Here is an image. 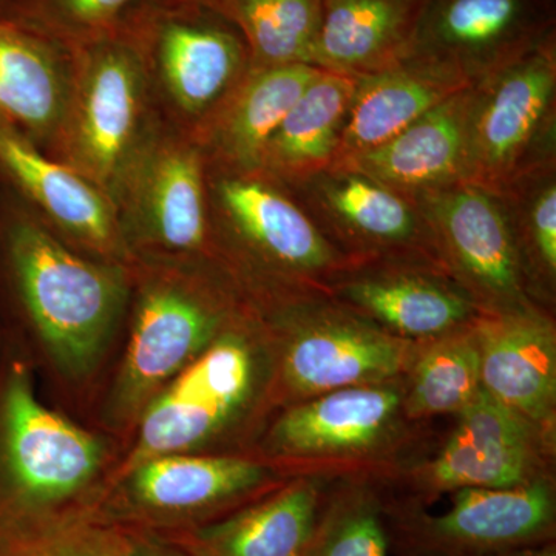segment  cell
<instances>
[{
    "instance_id": "cell-1",
    "label": "cell",
    "mask_w": 556,
    "mask_h": 556,
    "mask_svg": "<svg viewBox=\"0 0 556 556\" xmlns=\"http://www.w3.org/2000/svg\"><path fill=\"white\" fill-rule=\"evenodd\" d=\"M0 229L22 303L65 375L98 364L129 295L131 266L80 257L22 201H0Z\"/></svg>"
},
{
    "instance_id": "cell-2",
    "label": "cell",
    "mask_w": 556,
    "mask_h": 556,
    "mask_svg": "<svg viewBox=\"0 0 556 556\" xmlns=\"http://www.w3.org/2000/svg\"><path fill=\"white\" fill-rule=\"evenodd\" d=\"M118 31L141 61L160 119L189 137L251 68L236 24L201 3L138 0Z\"/></svg>"
},
{
    "instance_id": "cell-3",
    "label": "cell",
    "mask_w": 556,
    "mask_h": 556,
    "mask_svg": "<svg viewBox=\"0 0 556 556\" xmlns=\"http://www.w3.org/2000/svg\"><path fill=\"white\" fill-rule=\"evenodd\" d=\"M67 115L50 156L113 203L121 178L161 123L138 54L119 31L72 50Z\"/></svg>"
},
{
    "instance_id": "cell-4",
    "label": "cell",
    "mask_w": 556,
    "mask_h": 556,
    "mask_svg": "<svg viewBox=\"0 0 556 556\" xmlns=\"http://www.w3.org/2000/svg\"><path fill=\"white\" fill-rule=\"evenodd\" d=\"M113 206L135 260L186 263L214 252L206 161L163 121L121 178Z\"/></svg>"
},
{
    "instance_id": "cell-5",
    "label": "cell",
    "mask_w": 556,
    "mask_h": 556,
    "mask_svg": "<svg viewBox=\"0 0 556 556\" xmlns=\"http://www.w3.org/2000/svg\"><path fill=\"white\" fill-rule=\"evenodd\" d=\"M144 270L113 409L130 416L178 376L222 331L228 305L211 280L179 262H137Z\"/></svg>"
},
{
    "instance_id": "cell-6",
    "label": "cell",
    "mask_w": 556,
    "mask_h": 556,
    "mask_svg": "<svg viewBox=\"0 0 556 556\" xmlns=\"http://www.w3.org/2000/svg\"><path fill=\"white\" fill-rule=\"evenodd\" d=\"M214 252L270 277L313 280L342 270L343 255L291 189L258 172L207 169Z\"/></svg>"
},
{
    "instance_id": "cell-7",
    "label": "cell",
    "mask_w": 556,
    "mask_h": 556,
    "mask_svg": "<svg viewBox=\"0 0 556 556\" xmlns=\"http://www.w3.org/2000/svg\"><path fill=\"white\" fill-rule=\"evenodd\" d=\"M3 448L13 506L0 527L102 506L83 497L100 470L101 442L46 407L22 369L3 399Z\"/></svg>"
},
{
    "instance_id": "cell-8",
    "label": "cell",
    "mask_w": 556,
    "mask_h": 556,
    "mask_svg": "<svg viewBox=\"0 0 556 556\" xmlns=\"http://www.w3.org/2000/svg\"><path fill=\"white\" fill-rule=\"evenodd\" d=\"M556 163V35L473 86L470 182L501 195Z\"/></svg>"
},
{
    "instance_id": "cell-9",
    "label": "cell",
    "mask_w": 556,
    "mask_h": 556,
    "mask_svg": "<svg viewBox=\"0 0 556 556\" xmlns=\"http://www.w3.org/2000/svg\"><path fill=\"white\" fill-rule=\"evenodd\" d=\"M554 35L556 0H424L405 60L477 86Z\"/></svg>"
},
{
    "instance_id": "cell-10",
    "label": "cell",
    "mask_w": 556,
    "mask_h": 556,
    "mask_svg": "<svg viewBox=\"0 0 556 556\" xmlns=\"http://www.w3.org/2000/svg\"><path fill=\"white\" fill-rule=\"evenodd\" d=\"M255 362L247 340L218 334L142 409L127 470L142 460L199 447L228 426L254 390Z\"/></svg>"
},
{
    "instance_id": "cell-11",
    "label": "cell",
    "mask_w": 556,
    "mask_h": 556,
    "mask_svg": "<svg viewBox=\"0 0 556 556\" xmlns=\"http://www.w3.org/2000/svg\"><path fill=\"white\" fill-rule=\"evenodd\" d=\"M422 212L438 255L497 313L530 309L525 270L504 201L475 182L412 197Z\"/></svg>"
},
{
    "instance_id": "cell-12",
    "label": "cell",
    "mask_w": 556,
    "mask_h": 556,
    "mask_svg": "<svg viewBox=\"0 0 556 556\" xmlns=\"http://www.w3.org/2000/svg\"><path fill=\"white\" fill-rule=\"evenodd\" d=\"M0 179L33 214L102 262L137 263L121 236L115 206L97 185L47 155L0 118Z\"/></svg>"
},
{
    "instance_id": "cell-13",
    "label": "cell",
    "mask_w": 556,
    "mask_h": 556,
    "mask_svg": "<svg viewBox=\"0 0 556 556\" xmlns=\"http://www.w3.org/2000/svg\"><path fill=\"white\" fill-rule=\"evenodd\" d=\"M268 471L237 457L156 456L127 470L105 517L141 532H175L263 484Z\"/></svg>"
},
{
    "instance_id": "cell-14",
    "label": "cell",
    "mask_w": 556,
    "mask_h": 556,
    "mask_svg": "<svg viewBox=\"0 0 556 556\" xmlns=\"http://www.w3.org/2000/svg\"><path fill=\"white\" fill-rule=\"evenodd\" d=\"M291 190L339 251L342 244L378 257L438 255L416 201L367 175L331 167Z\"/></svg>"
},
{
    "instance_id": "cell-15",
    "label": "cell",
    "mask_w": 556,
    "mask_h": 556,
    "mask_svg": "<svg viewBox=\"0 0 556 556\" xmlns=\"http://www.w3.org/2000/svg\"><path fill=\"white\" fill-rule=\"evenodd\" d=\"M473 87L428 110L407 129L342 166L404 195L470 181Z\"/></svg>"
},
{
    "instance_id": "cell-16",
    "label": "cell",
    "mask_w": 556,
    "mask_h": 556,
    "mask_svg": "<svg viewBox=\"0 0 556 556\" xmlns=\"http://www.w3.org/2000/svg\"><path fill=\"white\" fill-rule=\"evenodd\" d=\"M318 73L309 64L249 68L190 137L207 169L257 172L266 142Z\"/></svg>"
},
{
    "instance_id": "cell-17",
    "label": "cell",
    "mask_w": 556,
    "mask_h": 556,
    "mask_svg": "<svg viewBox=\"0 0 556 556\" xmlns=\"http://www.w3.org/2000/svg\"><path fill=\"white\" fill-rule=\"evenodd\" d=\"M73 54L56 40L0 20V118L50 155L67 115Z\"/></svg>"
},
{
    "instance_id": "cell-18",
    "label": "cell",
    "mask_w": 556,
    "mask_h": 556,
    "mask_svg": "<svg viewBox=\"0 0 556 556\" xmlns=\"http://www.w3.org/2000/svg\"><path fill=\"white\" fill-rule=\"evenodd\" d=\"M401 339L345 314L311 318L289 343L285 376L302 393L383 382L401 371Z\"/></svg>"
},
{
    "instance_id": "cell-19",
    "label": "cell",
    "mask_w": 556,
    "mask_h": 556,
    "mask_svg": "<svg viewBox=\"0 0 556 556\" xmlns=\"http://www.w3.org/2000/svg\"><path fill=\"white\" fill-rule=\"evenodd\" d=\"M486 393L530 419L551 413L556 391L555 331L533 309L486 314L477 324Z\"/></svg>"
},
{
    "instance_id": "cell-20",
    "label": "cell",
    "mask_w": 556,
    "mask_h": 556,
    "mask_svg": "<svg viewBox=\"0 0 556 556\" xmlns=\"http://www.w3.org/2000/svg\"><path fill=\"white\" fill-rule=\"evenodd\" d=\"M530 464L526 417L484 388L459 412V422L431 467L447 489H504L525 484Z\"/></svg>"
},
{
    "instance_id": "cell-21",
    "label": "cell",
    "mask_w": 556,
    "mask_h": 556,
    "mask_svg": "<svg viewBox=\"0 0 556 556\" xmlns=\"http://www.w3.org/2000/svg\"><path fill=\"white\" fill-rule=\"evenodd\" d=\"M470 87L453 73L409 60L357 79L331 167L379 148L428 110Z\"/></svg>"
},
{
    "instance_id": "cell-22",
    "label": "cell",
    "mask_w": 556,
    "mask_h": 556,
    "mask_svg": "<svg viewBox=\"0 0 556 556\" xmlns=\"http://www.w3.org/2000/svg\"><path fill=\"white\" fill-rule=\"evenodd\" d=\"M332 287L336 298L404 338L455 331L478 313L470 294L417 268L368 269Z\"/></svg>"
},
{
    "instance_id": "cell-23",
    "label": "cell",
    "mask_w": 556,
    "mask_h": 556,
    "mask_svg": "<svg viewBox=\"0 0 556 556\" xmlns=\"http://www.w3.org/2000/svg\"><path fill=\"white\" fill-rule=\"evenodd\" d=\"M424 0H324L311 65L362 79L407 56Z\"/></svg>"
},
{
    "instance_id": "cell-24",
    "label": "cell",
    "mask_w": 556,
    "mask_h": 556,
    "mask_svg": "<svg viewBox=\"0 0 556 556\" xmlns=\"http://www.w3.org/2000/svg\"><path fill=\"white\" fill-rule=\"evenodd\" d=\"M356 86L357 79L320 70L266 142L258 174L292 189L328 170Z\"/></svg>"
},
{
    "instance_id": "cell-25",
    "label": "cell",
    "mask_w": 556,
    "mask_h": 556,
    "mask_svg": "<svg viewBox=\"0 0 556 556\" xmlns=\"http://www.w3.org/2000/svg\"><path fill=\"white\" fill-rule=\"evenodd\" d=\"M316 508V489L302 482L214 525L159 535L192 556H305Z\"/></svg>"
},
{
    "instance_id": "cell-26",
    "label": "cell",
    "mask_w": 556,
    "mask_h": 556,
    "mask_svg": "<svg viewBox=\"0 0 556 556\" xmlns=\"http://www.w3.org/2000/svg\"><path fill=\"white\" fill-rule=\"evenodd\" d=\"M397 409L399 394L390 388H340L281 416L270 442L292 455L356 452L378 442Z\"/></svg>"
},
{
    "instance_id": "cell-27",
    "label": "cell",
    "mask_w": 556,
    "mask_h": 556,
    "mask_svg": "<svg viewBox=\"0 0 556 556\" xmlns=\"http://www.w3.org/2000/svg\"><path fill=\"white\" fill-rule=\"evenodd\" d=\"M552 517L554 497L541 482L460 489L452 508L434 519V529L439 535L463 543H514L546 529Z\"/></svg>"
},
{
    "instance_id": "cell-28",
    "label": "cell",
    "mask_w": 556,
    "mask_h": 556,
    "mask_svg": "<svg viewBox=\"0 0 556 556\" xmlns=\"http://www.w3.org/2000/svg\"><path fill=\"white\" fill-rule=\"evenodd\" d=\"M324 0H219L218 11L239 28L251 68L309 64Z\"/></svg>"
},
{
    "instance_id": "cell-29",
    "label": "cell",
    "mask_w": 556,
    "mask_h": 556,
    "mask_svg": "<svg viewBox=\"0 0 556 556\" xmlns=\"http://www.w3.org/2000/svg\"><path fill=\"white\" fill-rule=\"evenodd\" d=\"M141 530L105 517L102 506L0 527V556H123Z\"/></svg>"
},
{
    "instance_id": "cell-30",
    "label": "cell",
    "mask_w": 556,
    "mask_h": 556,
    "mask_svg": "<svg viewBox=\"0 0 556 556\" xmlns=\"http://www.w3.org/2000/svg\"><path fill=\"white\" fill-rule=\"evenodd\" d=\"M477 329L447 336L424 354L408 397L412 416L459 413L481 390Z\"/></svg>"
},
{
    "instance_id": "cell-31",
    "label": "cell",
    "mask_w": 556,
    "mask_h": 556,
    "mask_svg": "<svg viewBox=\"0 0 556 556\" xmlns=\"http://www.w3.org/2000/svg\"><path fill=\"white\" fill-rule=\"evenodd\" d=\"M500 197L521 265L527 255L530 265L551 280L556 274V163L517 179Z\"/></svg>"
},
{
    "instance_id": "cell-32",
    "label": "cell",
    "mask_w": 556,
    "mask_h": 556,
    "mask_svg": "<svg viewBox=\"0 0 556 556\" xmlns=\"http://www.w3.org/2000/svg\"><path fill=\"white\" fill-rule=\"evenodd\" d=\"M138 0H16L7 21L56 40L68 50L118 31Z\"/></svg>"
},
{
    "instance_id": "cell-33",
    "label": "cell",
    "mask_w": 556,
    "mask_h": 556,
    "mask_svg": "<svg viewBox=\"0 0 556 556\" xmlns=\"http://www.w3.org/2000/svg\"><path fill=\"white\" fill-rule=\"evenodd\" d=\"M305 556H390L386 532L371 508H348Z\"/></svg>"
},
{
    "instance_id": "cell-34",
    "label": "cell",
    "mask_w": 556,
    "mask_h": 556,
    "mask_svg": "<svg viewBox=\"0 0 556 556\" xmlns=\"http://www.w3.org/2000/svg\"><path fill=\"white\" fill-rule=\"evenodd\" d=\"M123 556H192L174 541L159 533L142 532L135 546Z\"/></svg>"
},
{
    "instance_id": "cell-35",
    "label": "cell",
    "mask_w": 556,
    "mask_h": 556,
    "mask_svg": "<svg viewBox=\"0 0 556 556\" xmlns=\"http://www.w3.org/2000/svg\"><path fill=\"white\" fill-rule=\"evenodd\" d=\"M16 0H0V20H5L9 16L11 7Z\"/></svg>"
},
{
    "instance_id": "cell-36",
    "label": "cell",
    "mask_w": 556,
    "mask_h": 556,
    "mask_svg": "<svg viewBox=\"0 0 556 556\" xmlns=\"http://www.w3.org/2000/svg\"><path fill=\"white\" fill-rule=\"evenodd\" d=\"M182 2L201 3V5L211 7V9L218 11L219 0H182Z\"/></svg>"
},
{
    "instance_id": "cell-37",
    "label": "cell",
    "mask_w": 556,
    "mask_h": 556,
    "mask_svg": "<svg viewBox=\"0 0 556 556\" xmlns=\"http://www.w3.org/2000/svg\"><path fill=\"white\" fill-rule=\"evenodd\" d=\"M519 556H555L554 552L544 551V552H535V554H526Z\"/></svg>"
}]
</instances>
